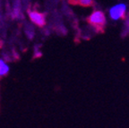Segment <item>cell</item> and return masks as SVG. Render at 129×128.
<instances>
[{
  "mask_svg": "<svg viewBox=\"0 0 129 128\" xmlns=\"http://www.w3.org/2000/svg\"><path fill=\"white\" fill-rule=\"evenodd\" d=\"M78 3L82 6L88 7V6H91L93 5V0H78Z\"/></svg>",
  "mask_w": 129,
  "mask_h": 128,
  "instance_id": "obj_5",
  "label": "cell"
},
{
  "mask_svg": "<svg viewBox=\"0 0 129 128\" xmlns=\"http://www.w3.org/2000/svg\"><path fill=\"white\" fill-rule=\"evenodd\" d=\"M88 22L95 29L102 30L107 23V18L104 12L101 10H94L88 17Z\"/></svg>",
  "mask_w": 129,
  "mask_h": 128,
  "instance_id": "obj_1",
  "label": "cell"
},
{
  "mask_svg": "<svg viewBox=\"0 0 129 128\" xmlns=\"http://www.w3.org/2000/svg\"><path fill=\"white\" fill-rule=\"evenodd\" d=\"M28 16L30 18V22L33 24L37 25V26L42 27L46 23V18H45V15L41 13L38 12V11H29Z\"/></svg>",
  "mask_w": 129,
  "mask_h": 128,
  "instance_id": "obj_3",
  "label": "cell"
},
{
  "mask_svg": "<svg viewBox=\"0 0 129 128\" xmlns=\"http://www.w3.org/2000/svg\"><path fill=\"white\" fill-rule=\"evenodd\" d=\"M125 26H126V29L129 30V14L127 15V19H126V22H125Z\"/></svg>",
  "mask_w": 129,
  "mask_h": 128,
  "instance_id": "obj_6",
  "label": "cell"
},
{
  "mask_svg": "<svg viewBox=\"0 0 129 128\" xmlns=\"http://www.w3.org/2000/svg\"><path fill=\"white\" fill-rule=\"evenodd\" d=\"M10 70V67L3 59H0V77L7 75Z\"/></svg>",
  "mask_w": 129,
  "mask_h": 128,
  "instance_id": "obj_4",
  "label": "cell"
},
{
  "mask_svg": "<svg viewBox=\"0 0 129 128\" xmlns=\"http://www.w3.org/2000/svg\"><path fill=\"white\" fill-rule=\"evenodd\" d=\"M127 13V6L125 3H117L109 9V15L111 20L119 21L125 18Z\"/></svg>",
  "mask_w": 129,
  "mask_h": 128,
  "instance_id": "obj_2",
  "label": "cell"
}]
</instances>
